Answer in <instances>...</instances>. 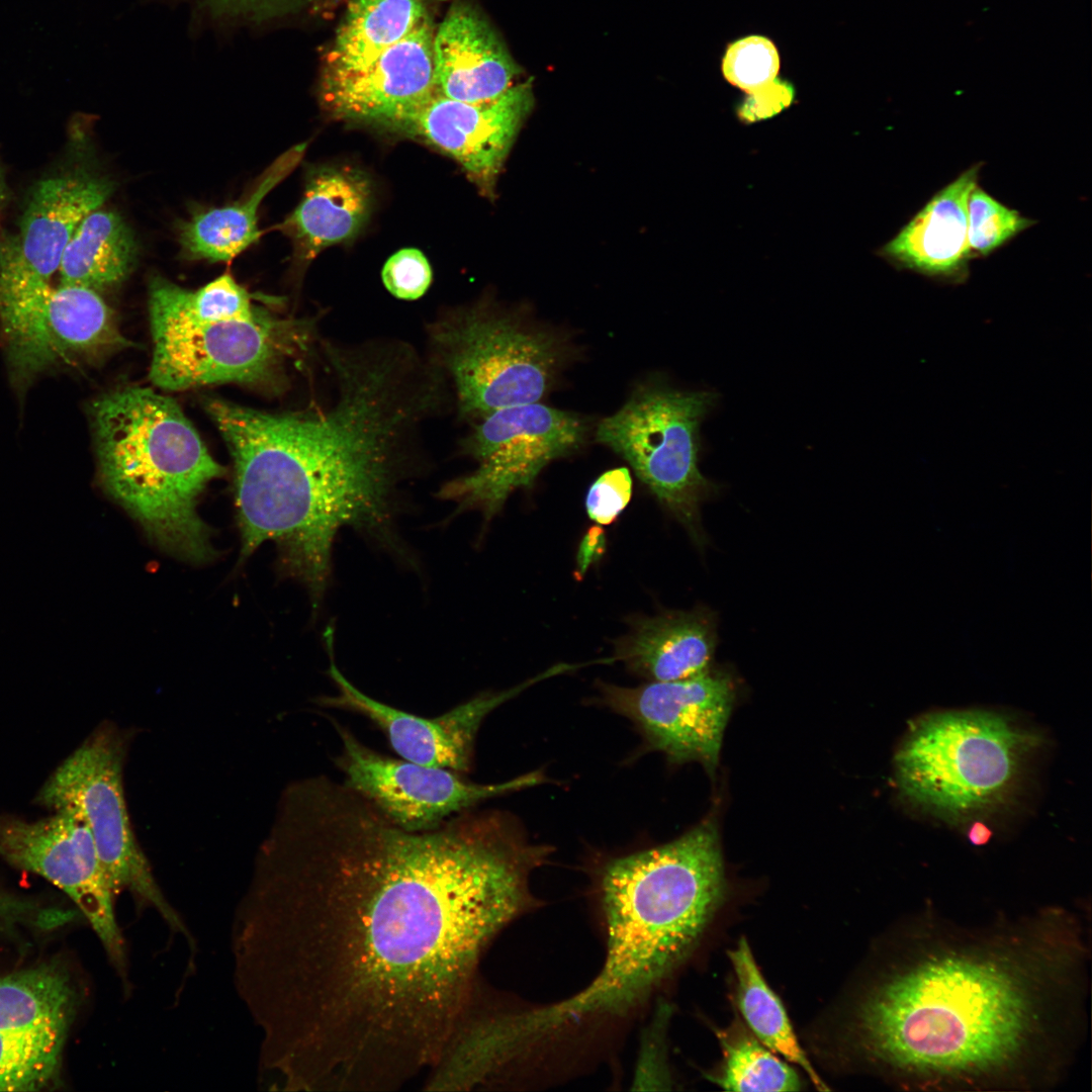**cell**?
<instances>
[{
    "label": "cell",
    "instance_id": "obj_1",
    "mask_svg": "<svg viewBox=\"0 0 1092 1092\" xmlns=\"http://www.w3.org/2000/svg\"><path fill=\"white\" fill-rule=\"evenodd\" d=\"M500 811L412 831L328 776L282 794L237 915V985L286 1088L389 1091L428 1072L481 956L549 857Z\"/></svg>",
    "mask_w": 1092,
    "mask_h": 1092
},
{
    "label": "cell",
    "instance_id": "obj_2",
    "mask_svg": "<svg viewBox=\"0 0 1092 1092\" xmlns=\"http://www.w3.org/2000/svg\"><path fill=\"white\" fill-rule=\"evenodd\" d=\"M856 1009L866 1060L907 1090L1036 1091L1059 1084L1086 1028L1084 919L1063 906L964 925L906 917Z\"/></svg>",
    "mask_w": 1092,
    "mask_h": 1092
},
{
    "label": "cell",
    "instance_id": "obj_3",
    "mask_svg": "<svg viewBox=\"0 0 1092 1092\" xmlns=\"http://www.w3.org/2000/svg\"><path fill=\"white\" fill-rule=\"evenodd\" d=\"M338 395L324 411L270 414L209 398L235 464L242 553L275 542L316 603L344 526L381 534L408 453L433 402L391 353L329 355Z\"/></svg>",
    "mask_w": 1092,
    "mask_h": 1092
},
{
    "label": "cell",
    "instance_id": "obj_4",
    "mask_svg": "<svg viewBox=\"0 0 1092 1092\" xmlns=\"http://www.w3.org/2000/svg\"><path fill=\"white\" fill-rule=\"evenodd\" d=\"M595 886L605 925L603 967L576 994L521 1011L520 1026L537 1043L628 1014L689 954L724 894L717 826L707 820L667 843L612 857Z\"/></svg>",
    "mask_w": 1092,
    "mask_h": 1092
},
{
    "label": "cell",
    "instance_id": "obj_5",
    "mask_svg": "<svg viewBox=\"0 0 1092 1092\" xmlns=\"http://www.w3.org/2000/svg\"><path fill=\"white\" fill-rule=\"evenodd\" d=\"M92 421L107 493L164 550L190 561L208 559L212 548L197 503L224 468L178 403L150 388L126 386L99 397Z\"/></svg>",
    "mask_w": 1092,
    "mask_h": 1092
},
{
    "label": "cell",
    "instance_id": "obj_6",
    "mask_svg": "<svg viewBox=\"0 0 1092 1092\" xmlns=\"http://www.w3.org/2000/svg\"><path fill=\"white\" fill-rule=\"evenodd\" d=\"M1037 736L990 711L926 714L909 727L894 758L905 800L949 821L1003 804L1018 783Z\"/></svg>",
    "mask_w": 1092,
    "mask_h": 1092
},
{
    "label": "cell",
    "instance_id": "obj_7",
    "mask_svg": "<svg viewBox=\"0 0 1092 1092\" xmlns=\"http://www.w3.org/2000/svg\"><path fill=\"white\" fill-rule=\"evenodd\" d=\"M430 337L439 367L453 380L459 413L478 420L539 402L570 352L557 332L485 303L433 324Z\"/></svg>",
    "mask_w": 1092,
    "mask_h": 1092
},
{
    "label": "cell",
    "instance_id": "obj_8",
    "mask_svg": "<svg viewBox=\"0 0 1092 1092\" xmlns=\"http://www.w3.org/2000/svg\"><path fill=\"white\" fill-rule=\"evenodd\" d=\"M716 401L712 391H684L652 380L637 386L596 430V440L631 465L701 549L707 537L700 506L719 487L699 468L700 426Z\"/></svg>",
    "mask_w": 1092,
    "mask_h": 1092
},
{
    "label": "cell",
    "instance_id": "obj_9",
    "mask_svg": "<svg viewBox=\"0 0 1092 1092\" xmlns=\"http://www.w3.org/2000/svg\"><path fill=\"white\" fill-rule=\"evenodd\" d=\"M123 758L121 737L103 728L56 769L37 801L55 812H74L86 823L114 895L128 891L139 905L153 907L173 930L187 935L133 834L123 790Z\"/></svg>",
    "mask_w": 1092,
    "mask_h": 1092
},
{
    "label": "cell",
    "instance_id": "obj_10",
    "mask_svg": "<svg viewBox=\"0 0 1092 1092\" xmlns=\"http://www.w3.org/2000/svg\"><path fill=\"white\" fill-rule=\"evenodd\" d=\"M151 329L152 382L164 389L183 390L225 382H276L286 361L307 348L311 324L263 308L252 317Z\"/></svg>",
    "mask_w": 1092,
    "mask_h": 1092
},
{
    "label": "cell",
    "instance_id": "obj_11",
    "mask_svg": "<svg viewBox=\"0 0 1092 1092\" xmlns=\"http://www.w3.org/2000/svg\"><path fill=\"white\" fill-rule=\"evenodd\" d=\"M0 322L22 383L57 366L96 363L130 345L99 292L82 286L0 274Z\"/></svg>",
    "mask_w": 1092,
    "mask_h": 1092
},
{
    "label": "cell",
    "instance_id": "obj_12",
    "mask_svg": "<svg viewBox=\"0 0 1092 1092\" xmlns=\"http://www.w3.org/2000/svg\"><path fill=\"white\" fill-rule=\"evenodd\" d=\"M479 421L463 445L476 468L444 485L440 495L486 520L515 490L531 488L549 463L578 451L589 430L582 416L540 402L502 408Z\"/></svg>",
    "mask_w": 1092,
    "mask_h": 1092
},
{
    "label": "cell",
    "instance_id": "obj_13",
    "mask_svg": "<svg viewBox=\"0 0 1092 1092\" xmlns=\"http://www.w3.org/2000/svg\"><path fill=\"white\" fill-rule=\"evenodd\" d=\"M334 724L342 743L336 763L343 782L406 830L437 827L485 800L548 782L542 770H534L497 784L472 783L449 768L383 755Z\"/></svg>",
    "mask_w": 1092,
    "mask_h": 1092
},
{
    "label": "cell",
    "instance_id": "obj_14",
    "mask_svg": "<svg viewBox=\"0 0 1092 1092\" xmlns=\"http://www.w3.org/2000/svg\"><path fill=\"white\" fill-rule=\"evenodd\" d=\"M0 857L36 874L64 891L81 910L129 988L124 940L114 912V894L93 836L76 813L58 811L35 822L0 818Z\"/></svg>",
    "mask_w": 1092,
    "mask_h": 1092
},
{
    "label": "cell",
    "instance_id": "obj_15",
    "mask_svg": "<svg viewBox=\"0 0 1092 1092\" xmlns=\"http://www.w3.org/2000/svg\"><path fill=\"white\" fill-rule=\"evenodd\" d=\"M601 702L630 720L652 750L675 763L700 761L712 774L734 697L730 674L711 667L699 675L637 687L600 682Z\"/></svg>",
    "mask_w": 1092,
    "mask_h": 1092
},
{
    "label": "cell",
    "instance_id": "obj_16",
    "mask_svg": "<svg viewBox=\"0 0 1092 1092\" xmlns=\"http://www.w3.org/2000/svg\"><path fill=\"white\" fill-rule=\"evenodd\" d=\"M534 102L531 79L483 102L458 101L435 93L379 126L448 155L484 195L492 196L503 165Z\"/></svg>",
    "mask_w": 1092,
    "mask_h": 1092
},
{
    "label": "cell",
    "instance_id": "obj_17",
    "mask_svg": "<svg viewBox=\"0 0 1092 1092\" xmlns=\"http://www.w3.org/2000/svg\"><path fill=\"white\" fill-rule=\"evenodd\" d=\"M573 669V664L560 663L516 687L499 692H484L440 716L426 718L365 695L342 674L332 660L329 674L338 692L334 696L320 698L318 704L365 716L384 733L391 748L402 759L465 774L471 768L479 728L492 711L527 688Z\"/></svg>",
    "mask_w": 1092,
    "mask_h": 1092
},
{
    "label": "cell",
    "instance_id": "obj_18",
    "mask_svg": "<svg viewBox=\"0 0 1092 1092\" xmlns=\"http://www.w3.org/2000/svg\"><path fill=\"white\" fill-rule=\"evenodd\" d=\"M433 35L426 18L366 68L328 74L322 88L327 109L338 118L379 125L431 97Z\"/></svg>",
    "mask_w": 1092,
    "mask_h": 1092
},
{
    "label": "cell",
    "instance_id": "obj_19",
    "mask_svg": "<svg viewBox=\"0 0 1092 1092\" xmlns=\"http://www.w3.org/2000/svg\"><path fill=\"white\" fill-rule=\"evenodd\" d=\"M112 185L88 174L41 180L25 208L17 237L0 254V273L50 282L80 222L98 209Z\"/></svg>",
    "mask_w": 1092,
    "mask_h": 1092
},
{
    "label": "cell",
    "instance_id": "obj_20",
    "mask_svg": "<svg viewBox=\"0 0 1092 1092\" xmlns=\"http://www.w3.org/2000/svg\"><path fill=\"white\" fill-rule=\"evenodd\" d=\"M436 93L464 102L492 100L521 74L508 48L475 9H450L433 35Z\"/></svg>",
    "mask_w": 1092,
    "mask_h": 1092
},
{
    "label": "cell",
    "instance_id": "obj_21",
    "mask_svg": "<svg viewBox=\"0 0 1092 1092\" xmlns=\"http://www.w3.org/2000/svg\"><path fill=\"white\" fill-rule=\"evenodd\" d=\"M981 166L973 165L938 190L878 255L898 268L964 281L974 258L968 242V199Z\"/></svg>",
    "mask_w": 1092,
    "mask_h": 1092
},
{
    "label": "cell",
    "instance_id": "obj_22",
    "mask_svg": "<svg viewBox=\"0 0 1092 1092\" xmlns=\"http://www.w3.org/2000/svg\"><path fill=\"white\" fill-rule=\"evenodd\" d=\"M716 645V617L701 607L638 619L614 658L649 681L681 680L711 667Z\"/></svg>",
    "mask_w": 1092,
    "mask_h": 1092
},
{
    "label": "cell",
    "instance_id": "obj_23",
    "mask_svg": "<svg viewBox=\"0 0 1092 1092\" xmlns=\"http://www.w3.org/2000/svg\"><path fill=\"white\" fill-rule=\"evenodd\" d=\"M372 198L370 179L362 171L323 166L309 173L300 203L281 229L292 239L299 259L311 260L359 235L369 219Z\"/></svg>",
    "mask_w": 1092,
    "mask_h": 1092
},
{
    "label": "cell",
    "instance_id": "obj_24",
    "mask_svg": "<svg viewBox=\"0 0 1092 1092\" xmlns=\"http://www.w3.org/2000/svg\"><path fill=\"white\" fill-rule=\"evenodd\" d=\"M304 148L298 145L280 156L240 200L199 212L185 221L180 226L179 240L186 255L226 262L256 243L260 237L258 208L262 200L295 167Z\"/></svg>",
    "mask_w": 1092,
    "mask_h": 1092
},
{
    "label": "cell",
    "instance_id": "obj_25",
    "mask_svg": "<svg viewBox=\"0 0 1092 1092\" xmlns=\"http://www.w3.org/2000/svg\"><path fill=\"white\" fill-rule=\"evenodd\" d=\"M77 1006L73 981L56 965L0 976V1025L66 1041Z\"/></svg>",
    "mask_w": 1092,
    "mask_h": 1092
},
{
    "label": "cell",
    "instance_id": "obj_26",
    "mask_svg": "<svg viewBox=\"0 0 1092 1092\" xmlns=\"http://www.w3.org/2000/svg\"><path fill=\"white\" fill-rule=\"evenodd\" d=\"M136 243L124 220L113 211L96 209L78 225L58 269L60 284L97 292L120 283L136 258Z\"/></svg>",
    "mask_w": 1092,
    "mask_h": 1092
},
{
    "label": "cell",
    "instance_id": "obj_27",
    "mask_svg": "<svg viewBox=\"0 0 1092 1092\" xmlns=\"http://www.w3.org/2000/svg\"><path fill=\"white\" fill-rule=\"evenodd\" d=\"M426 18L422 0H351L329 58L328 74L366 68Z\"/></svg>",
    "mask_w": 1092,
    "mask_h": 1092
},
{
    "label": "cell",
    "instance_id": "obj_28",
    "mask_svg": "<svg viewBox=\"0 0 1092 1092\" xmlns=\"http://www.w3.org/2000/svg\"><path fill=\"white\" fill-rule=\"evenodd\" d=\"M728 957L737 980L738 1006L753 1035L775 1054L801 1067L818 1090H829L800 1046L787 1012L762 977L745 937Z\"/></svg>",
    "mask_w": 1092,
    "mask_h": 1092
},
{
    "label": "cell",
    "instance_id": "obj_29",
    "mask_svg": "<svg viewBox=\"0 0 1092 1092\" xmlns=\"http://www.w3.org/2000/svg\"><path fill=\"white\" fill-rule=\"evenodd\" d=\"M262 309L253 304L252 295L230 274L196 290L182 288L160 276H153L149 282L151 328L252 317Z\"/></svg>",
    "mask_w": 1092,
    "mask_h": 1092
},
{
    "label": "cell",
    "instance_id": "obj_30",
    "mask_svg": "<svg viewBox=\"0 0 1092 1092\" xmlns=\"http://www.w3.org/2000/svg\"><path fill=\"white\" fill-rule=\"evenodd\" d=\"M724 1061L712 1077L727 1091H799L797 1072L755 1036L741 1028L718 1033Z\"/></svg>",
    "mask_w": 1092,
    "mask_h": 1092
},
{
    "label": "cell",
    "instance_id": "obj_31",
    "mask_svg": "<svg viewBox=\"0 0 1092 1092\" xmlns=\"http://www.w3.org/2000/svg\"><path fill=\"white\" fill-rule=\"evenodd\" d=\"M66 1041L0 1025V1091L31 1092L55 1087Z\"/></svg>",
    "mask_w": 1092,
    "mask_h": 1092
},
{
    "label": "cell",
    "instance_id": "obj_32",
    "mask_svg": "<svg viewBox=\"0 0 1092 1092\" xmlns=\"http://www.w3.org/2000/svg\"><path fill=\"white\" fill-rule=\"evenodd\" d=\"M1034 223L978 184L969 195L968 242L974 258L988 256Z\"/></svg>",
    "mask_w": 1092,
    "mask_h": 1092
},
{
    "label": "cell",
    "instance_id": "obj_33",
    "mask_svg": "<svg viewBox=\"0 0 1092 1092\" xmlns=\"http://www.w3.org/2000/svg\"><path fill=\"white\" fill-rule=\"evenodd\" d=\"M779 69L780 58L776 46L760 35H749L734 41L728 47L722 61L725 79L746 93L772 81Z\"/></svg>",
    "mask_w": 1092,
    "mask_h": 1092
},
{
    "label": "cell",
    "instance_id": "obj_34",
    "mask_svg": "<svg viewBox=\"0 0 1092 1092\" xmlns=\"http://www.w3.org/2000/svg\"><path fill=\"white\" fill-rule=\"evenodd\" d=\"M669 1010L663 1006L646 1028L637 1060L633 1089H669L670 1076L664 1050V1030Z\"/></svg>",
    "mask_w": 1092,
    "mask_h": 1092
},
{
    "label": "cell",
    "instance_id": "obj_35",
    "mask_svg": "<svg viewBox=\"0 0 1092 1092\" xmlns=\"http://www.w3.org/2000/svg\"><path fill=\"white\" fill-rule=\"evenodd\" d=\"M632 496V477L627 467L602 473L589 486L585 497L588 518L599 525H610L625 510Z\"/></svg>",
    "mask_w": 1092,
    "mask_h": 1092
},
{
    "label": "cell",
    "instance_id": "obj_36",
    "mask_svg": "<svg viewBox=\"0 0 1092 1092\" xmlns=\"http://www.w3.org/2000/svg\"><path fill=\"white\" fill-rule=\"evenodd\" d=\"M381 275L386 289L396 298L405 300L420 298L432 281L427 258L413 248L393 254L384 264Z\"/></svg>",
    "mask_w": 1092,
    "mask_h": 1092
},
{
    "label": "cell",
    "instance_id": "obj_37",
    "mask_svg": "<svg viewBox=\"0 0 1092 1092\" xmlns=\"http://www.w3.org/2000/svg\"><path fill=\"white\" fill-rule=\"evenodd\" d=\"M794 98L793 84L775 78L742 98L736 106L737 119L744 124L769 119L790 107Z\"/></svg>",
    "mask_w": 1092,
    "mask_h": 1092
},
{
    "label": "cell",
    "instance_id": "obj_38",
    "mask_svg": "<svg viewBox=\"0 0 1092 1092\" xmlns=\"http://www.w3.org/2000/svg\"><path fill=\"white\" fill-rule=\"evenodd\" d=\"M607 540L603 528L594 526L582 537L576 554L575 577L580 580L588 568L599 562L606 552Z\"/></svg>",
    "mask_w": 1092,
    "mask_h": 1092
},
{
    "label": "cell",
    "instance_id": "obj_39",
    "mask_svg": "<svg viewBox=\"0 0 1092 1092\" xmlns=\"http://www.w3.org/2000/svg\"><path fill=\"white\" fill-rule=\"evenodd\" d=\"M216 8L234 13L258 15L272 0H205Z\"/></svg>",
    "mask_w": 1092,
    "mask_h": 1092
},
{
    "label": "cell",
    "instance_id": "obj_40",
    "mask_svg": "<svg viewBox=\"0 0 1092 1092\" xmlns=\"http://www.w3.org/2000/svg\"><path fill=\"white\" fill-rule=\"evenodd\" d=\"M990 836L991 831L989 830V828L981 823H976L975 825H973L969 834L971 842L976 845L985 844L989 840Z\"/></svg>",
    "mask_w": 1092,
    "mask_h": 1092
}]
</instances>
